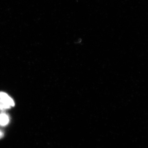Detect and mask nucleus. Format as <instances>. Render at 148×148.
<instances>
[{
    "label": "nucleus",
    "mask_w": 148,
    "mask_h": 148,
    "mask_svg": "<svg viewBox=\"0 0 148 148\" xmlns=\"http://www.w3.org/2000/svg\"><path fill=\"white\" fill-rule=\"evenodd\" d=\"M0 98L2 101H3L9 106H14V103L13 100L7 94L4 92H0Z\"/></svg>",
    "instance_id": "f257e3e1"
},
{
    "label": "nucleus",
    "mask_w": 148,
    "mask_h": 148,
    "mask_svg": "<svg viewBox=\"0 0 148 148\" xmlns=\"http://www.w3.org/2000/svg\"><path fill=\"white\" fill-rule=\"evenodd\" d=\"M9 118L8 116L5 114H0V125L4 126L8 124Z\"/></svg>",
    "instance_id": "f03ea898"
},
{
    "label": "nucleus",
    "mask_w": 148,
    "mask_h": 148,
    "mask_svg": "<svg viewBox=\"0 0 148 148\" xmlns=\"http://www.w3.org/2000/svg\"><path fill=\"white\" fill-rule=\"evenodd\" d=\"M10 106L7 104L6 103L4 102L3 101H2L0 99V109L3 110V109H7L10 108Z\"/></svg>",
    "instance_id": "7ed1b4c3"
},
{
    "label": "nucleus",
    "mask_w": 148,
    "mask_h": 148,
    "mask_svg": "<svg viewBox=\"0 0 148 148\" xmlns=\"http://www.w3.org/2000/svg\"><path fill=\"white\" fill-rule=\"evenodd\" d=\"M3 133L2 131H1V130H0V139H1V138H2L3 137Z\"/></svg>",
    "instance_id": "20e7f679"
}]
</instances>
